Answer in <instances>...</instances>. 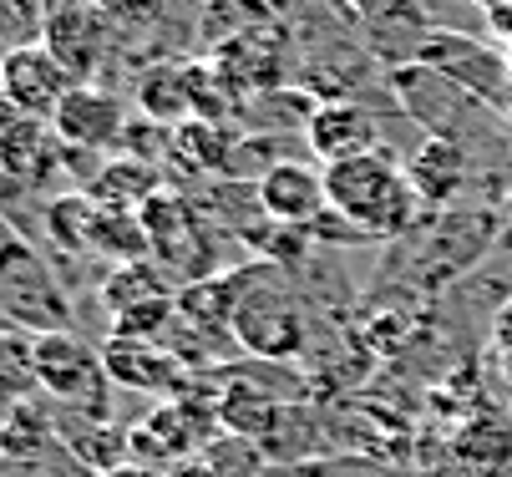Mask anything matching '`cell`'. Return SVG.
Segmentation results:
<instances>
[{"label":"cell","mask_w":512,"mask_h":477,"mask_svg":"<svg viewBox=\"0 0 512 477\" xmlns=\"http://www.w3.org/2000/svg\"><path fill=\"white\" fill-rule=\"evenodd\" d=\"M325 198H330V214L345 219L360 239H406L426 209L406 178V163L386 148L330 163Z\"/></svg>","instance_id":"1"},{"label":"cell","mask_w":512,"mask_h":477,"mask_svg":"<svg viewBox=\"0 0 512 477\" xmlns=\"http://www.w3.org/2000/svg\"><path fill=\"white\" fill-rule=\"evenodd\" d=\"M239 305H234V346L269 356V361H289L305 351V315L295 305V295L284 290L274 264H254L244 275H234Z\"/></svg>","instance_id":"2"},{"label":"cell","mask_w":512,"mask_h":477,"mask_svg":"<svg viewBox=\"0 0 512 477\" xmlns=\"http://www.w3.org/2000/svg\"><path fill=\"white\" fill-rule=\"evenodd\" d=\"M497 239V219L487 209H457V214H442L436 209L426 224H416L401 244H406V259L396 264H411V280L421 290H436L447 275H462L467 264H477Z\"/></svg>","instance_id":"3"},{"label":"cell","mask_w":512,"mask_h":477,"mask_svg":"<svg viewBox=\"0 0 512 477\" xmlns=\"http://www.w3.org/2000/svg\"><path fill=\"white\" fill-rule=\"evenodd\" d=\"M0 315L31 335L71 330L66 290L56 285L51 264L21 234H0Z\"/></svg>","instance_id":"4"},{"label":"cell","mask_w":512,"mask_h":477,"mask_svg":"<svg viewBox=\"0 0 512 477\" xmlns=\"http://www.w3.org/2000/svg\"><path fill=\"white\" fill-rule=\"evenodd\" d=\"M36 376H41V396H51L61 412L107 417L112 376H107L102 351H92L82 335H71V330L36 335Z\"/></svg>","instance_id":"5"},{"label":"cell","mask_w":512,"mask_h":477,"mask_svg":"<svg viewBox=\"0 0 512 477\" xmlns=\"http://www.w3.org/2000/svg\"><path fill=\"white\" fill-rule=\"evenodd\" d=\"M416 61L431 66L436 77H447L452 87H462L472 102L482 107H502L507 87H512V61H507V46H492V41H477L467 31H442L431 26L416 46Z\"/></svg>","instance_id":"6"},{"label":"cell","mask_w":512,"mask_h":477,"mask_svg":"<svg viewBox=\"0 0 512 477\" xmlns=\"http://www.w3.org/2000/svg\"><path fill=\"white\" fill-rule=\"evenodd\" d=\"M142 229H148V249H153V264L163 275H178V280H208L213 275V254H208V234H203V219L198 209L183 198V193H158L142 203Z\"/></svg>","instance_id":"7"},{"label":"cell","mask_w":512,"mask_h":477,"mask_svg":"<svg viewBox=\"0 0 512 477\" xmlns=\"http://www.w3.org/2000/svg\"><path fill=\"white\" fill-rule=\"evenodd\" d=\"M254 198H259L264 219L289 224V229H315V224L330 214L325 168H310V163H300V158H274V163L259 173Z\"/></svg>","instance_id":"8"},{"label":"cell","mask_w":512,"mask_h":477,"mask_svg":"<svg viewBox=\"0 0 512 477\" xmlns=\"http://www.w3.org/2000/svg\"><path fill=\"white\" fill-rule=\"evenodd\" d=\"M102 361H107V376L112 386H127V391H148V396H183L188 381V361L168 346V340H137V335H112L102 346Z\"/></svg>","instance_id":"9"},{"label":"cell","mask_w":512,"mask_h":477,"mask_svg":"<svg viewBox=\"0 0 512 477\" xmlns=\"http://www.w3.org/2000/svg\"><path fill=\"white\" fill-rule=\"evenodd\" d=\"M208 432H213L208 427V412H198V406H188L183 396H173V401H163L158 412H148V417L132 427V462L168 472V467L188 462L203 447Z\"/></svg>","instance_id":"10"},{"label":"cell","mask_w":512,"mask_h":477,"mask_svg":"<svg viewBox=\"0 0 512 477\" xmlns=\"http://www.w3.org/2000/svg\"><path fill=\"white\" fill-rule=\"evenodd\" d=\"M71 87H77L71 72L46 46H11L6 56H0V92H6L26 117H46L51 122Z\"/></svg>","instance_id":"11"},{"label":"cell","mask_w":512,"mask_h":477,"mask_svg":"<svg viewBox=\"0 0 512 477\" xmlns=\"http://www.w3.org/2000/svg\"><path fill=\"white\" fill-rule=\"evenodd\" d=\"M51 127H56V138L66 143V153H71V148L102 153V148L122 143L127 112H122V102H117L112 92H102L97 82H77V87L66 92V102L56 107Z\"/></svg>","instance_id":"12"},{"label":"cell","mask_w":512,"mask_h":477,"mask_svg":"<svg viewBox=\"0 0 512 477\" xmlns=\"http://www.w3.org/2000/svg\"><path fill=\"white\" fill-rule=\"evenodd\" d=\"M310 138V153L320 158V168L330 163H345V158H360V153H376V117L365 112L355 97H325L305 127Z\"/></svg>","instance_id":"13"},{"label":"cell","mask_w":512,"mask_h":477,"mask_svg":"<svg viewBox=\"0 0 512 477\" xmlns=\"http://www.w3.org/2000/svg\"><path fill=\"white\" fill-rule=\"evenodd\" d=\"M66 143L56 138V127L46 117H21L16 127L0 132V173L16 188H41L61 173Z\"/></svg>","instance_id":"14"},{"label":"cell","mask_w":512,"mask_h":477,"mask_svg":"<svg viewBox=\"0 0 512 477\" xmlns=\"http://www.w3.org/2000/svg\"><path fill=\"white\" fill-rule=\"evenodd\" d=\"M406 178L416 188V198L426 209H447V203L462 193V183L472 178V158H467V143H452V138H421L406 158Z\"/></svg>","instance_id":"15"},{"label":"cell","mask_w":512,"mask_h":477,"mask_svg":"<svg viewBox=\"0 0 512 477\" xmlns=\"http://www.w3.org/2000/svg\"><path fill=\"white\" fill-rule=\"evenodd\" d=\"M41 46L66 66L71 82H92V77H97V66H102L107 26H102L92 11H82V6H61V11H51Z\"/></svg>","instance_id":"16"},{"label":"cell","mask_w":512,"mask_h":477,"mask_svg":"<svg viewBox=\"0 0 512 477\" xmlns=\"http://www.w3.org/2000/svg\"><path fill=\"white\" fill-rule=\"evenodd\" d=\"M56 442L77 457L82 467H92L97 477L132 462V432H122L112 417H82V412H61L56 422Z\"/></svg>","instance_id":"17"},{"label":"cell","mask_w":512,"mask_h":477,"mask_svg":"<svg viewBox=\"0 0 512 477\" xmlns=\"http://www.w3.org/2000/svg\"><path fill=\"white\" fill-rule=\"evenodd\" d=\"M158 193H163L158 168L148 158H137V153L102 163L92 173V183H87V198L97 203V209H117V214H142V203L158 198Z\"/></svg>","instance_id":"18"},{"label":"cell","mask_w":512,"mask_h":477,"mask_svg":"<svg viewBox=\"0 0 512 477\" xmlns=\"http://www.w3.org/2000/svg\"><path fill=\"white\" fill-rule=\"evenodd\" d=\"M452 452L467 472H482V477H502L512 467V422L502 412H482L472 422L457 427L452 437Z\"/></svg>","instance_id":"19"},{"label":"cell","mask_w":512,"mask_h":477,"mask_svg":"<svg viewBox=\"0 0 512 477\" xmlns=\"http://www.w3.org/2000/svg\"><path fill=\"white\" fill-rule=\"evenodd\" d=\"M218 422L234 437H269L274 422H279V401L259 381H229L218 391Z\"/></svg>","instance_id":"20"},{"label":"cell","mask_w":512,"mask_h":477,"mask_svg":"<svg viewBox=\"0 0 512 477\" xmlns=\"http://www.w3.org/2000/svg\"><path fill=\"white\" fill-rule=\"evenodd\" d=\"M173 295V280L163 275V269L153 259H137V264H117L112 275L102 280V305L107 315H127L137 305H153V300H168Z\"/></svg>","instance_id":"21"},{"label":"cell","mask_w":512,"mask_h":477,"mask_svg":"<svg viewBox=\"0 0 512 477\" xmlns=\"http://www.w3.org/2000/svg\"><path fill=\"white\" fill-rule=\"evenodd\" d=\"M168 158L173 163H188V173H224L234 163V143H229V132L218 127V122H183L173 132V143H168Z\"/></svg>","instance_id":"22"},{"label":"cell","mask_w":512,"mask_h":477,"mask_svg":"<svg viewBox=\"0 0 512 477\" xmlns=\"http://www.w3.org/2000/svg\"><path fill=\"white\" fill-rule=\"evenodd\" d=\"M137 107L148 122H183L193 117V66H158L142 77Z\"/></svg>","instance_id":"23"},{"label":"cell","mask_w":512,"mask_h":477,"mask_svg":"<svg viewBox=\"0 0 512 477\" xmlns=\"http://www.w3.org/2000/svg\"><path fill=\"white\" fill-rule=\"evenodd\" d=\"M87 254L112 259V269H117V264H137V259H153L142 219H137V214H117V209H97L92 234H87Z\"/></svg>","instance_id":"24"},{"label":"cell","mask_w":512,"mask_h":477,"mask_svg":"<svg viewBox=\"0 0 512 477\" xmlns=\"http://www.w3.org/2000/svg\"><path fill=\"white\" fill-rule=\"evenodd\" d=\"M41 376H36V335L0 325V401H36Z\"/></svg>","instance_id":"25"},{"label":"cell","mask_w":512,"mask_h":477,"mask_svg":"<svg viewBox=\"0 0 512 477\" xmlns=\"http://www.w3.org/2000/svg\"><path fill=\"white\" fill-rule=\"evenodd\" d=\"M46 239L66 254H87V234H92V219H97V203L87 193H61L46 203Z\"/></svg>","instance_id":"26"},{"label":"cell","mask_w":512,"mask_h":477,"mask_svg":"<svg viewBox=\"0 0 512 477\" xmlns=\"http://www.w3.org/2000/svg\"><path fill=\"white\" fill-rule=\"evenodd\" d=\"M56 437V417L36 401H11V417H6V442L0 452L6 457H36V447H46Z\"/></svg>","instance_id":"27"},{"label":"cell","mask_w":512,"mask_h":477,"mask_svg":"<svg viewBox=\"0 0 512 477\" xmlns=\"http://www.w3.org/2000/svg\"><path fill=\"white\" fill-rule=\"evenodd\" d=\"M345 6H350V16H360L376 36L406 31V36L421 41V36L431 31V26H426V11H421V0H345Z\"/></svg>","instance_id":"28"},{"label":"cell","mask_w":512,"mask_h":477,"mask_svg":"<svg viewBox=\"0 0 512 477\" xmlns=\"http://www.w3.org/2000/svg\"><path fill=\"white\" fill-rule=\"evenodd\" d=\"M487 26L512 46V0H497V6H487Z\"/></svg>","instance_id":"29"},{"label":"cell","mask_w":512,"mask_h":477,"mask_svg":"<svg viewBox=\"0 0 512 477\" xmlns=\"http://www.w3.org/2000/svg\"><path fill=\"white\" fill-rule=\"evenodd\" d=\"M102 477H163L158 467H142V462H122V467H112V472H102Z\"/></svg>","instance_id":"30"},{"label":"cell","mask_w":512,"mask_h":477,"mask_svg":"<svg viewBox=\"0 0 512 477\" xmlns=\"http://www.w3.org/2000/svg\"><path fill=\"white\" fill-rule=\"evenodd\" d=\"M21 117H26V112H21V107H16V102L6 97V92H0V132H6V127H16Z\"/></svg>","instance_id":"31"},{"label":"cell","mask_w":512,"mask_h":477,"mask_svg":"<svg viewBox=\"0 0 512 477\" xmlns=\"http://www.w3.org/2000/svg\"><path fill=\"white\" fill-rule=\"evenodd\" d=\"M497 340H502V351H512V300H507L502 315H497Z\"/></svg>","instance_id":"32"},{"label":"cell","mask_w":512,"mask_h":477,"mask_svg":"<svg viewBox=\"0 0 512 477\" xmlns=\"http://www.w3.org/2000/svg\"><path fill=\"white\" fill-rule=\"evenodd\" d=\"M6 417H11V401H0V442H6Z\"/></svg>","instance_id":"33"},{"label":"cell","mask_w":512,"mask_h":477,"mask_svg":"<svg viewBox=\"0 0 512 477\" xmlns=\"http://www.w3.org/2000/svg\"><path fill=\"white\" fill-rule=\"evenodd\" d=\"M502 371H507V381H512V351H502Z\"/></svg>","instance_id":"34"},{"label":"cell","mask_w":512,"mask_h":477,"mask_svg":"<svg viewBox=\"0 0 512 477\" xmlns=\"http://www.w3.org/2000/svg\"><path fill=\"white\" fill-rule=\"evenodd\" d=\"M502 214H507V224H512V193L502 198Z\"/></svg>","instance_id":"35"},{"label":"cell","mask_w":512,"mask_h":477,"mask_svg":"<svg viewBox=\"0 0 512 477\" xmlns=\"http://www.w3.org/2000/svg\"><path fill=\"white\" fill-rule=\"evenodd\" d=\"M0 183H11V178H6V173H0Z\"/></svg>","instance_id":"36"},{"label":"cell","mask_w":512,"mask_h":477,"mask_svg":"<svg viewBox=\"0 0 512 477\" xmlns=\"http://www.w3.org/2000/svg\"><path fill=\"white\" fill-rule=\"evenodd\" d=\"M507 61H512V46H507Z\"/></svg>","instance_id":"37"}]
</instances>
